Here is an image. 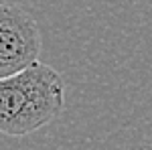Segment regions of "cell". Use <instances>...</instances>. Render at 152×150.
<instances>
[{"label": "cell", "instance_id": "obj_1", "mask_svg": "<svg viewBox=\"0 0 152 150\" xmlns=\"http://www.w3.org/2000/svg\"><path fill=\"white\" fill-rule=\"evenodd\" d=\"M63 102L65 81L45 63L0 77V134H33L61 114Z\"/></svg>", "mask_w": 152, "mask_h": 150}, {"label": "cell", "instance_id": "obj_2", "mask_svg": "<svg viewBox=\"0 0 152 150\" xmlns=\"http://www.w3.org/2000/svg\"><path fill=\"white\" fill-rule=\"evenodd\" d=\"M41 33L28 12L0 4V77L39 61Z\"/></svg>", "mask_w": 152, "mask_h": 150}]
</instances>
